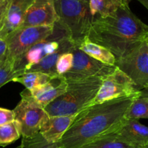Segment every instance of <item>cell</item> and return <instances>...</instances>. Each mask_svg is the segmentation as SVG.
Wrapping results in <instances>:
<instances>
[{
    "label": "cell",
    "mask_w": 148,
    "mask_h": 148,
    "mask_svg": "<svg viewBox=\"0 0 148 148\" xmlns=\"http://www.w3.org/2000/svg\"><path fill=\"white\" fill-rule=\"evenodd\" d=\"M118 140L137 147H148V127L137 119H126L118 130L114 132Z\"/></svg>",
    "instance_id": "cell-13"
},
{
    "label": "cell",
    "mask_w": 148,
    "mask_h": 148,
    "mask_svg": "<svg viewBox=\"0 0 148 148\" xmlns=\"http://www.w3.org/2000/svg\"><path fill=\"white\" fill-rule=\"evenodd\" d=\"M123 4H124L121 0H89L92 23L111 15Z\"/></svg>",
    "instance_id": "cell-18"
},
{
    "label": "cell",
    "mask_w": 148,
    "mask_h": 148,
    "mask_svg": "<svg viewBox=\"0 0 148 148\" xmlns=\"http://www.w3.org/2000/svg\"><path fill=\"white\" fill-rule=\"evenodd\" d=\"M73 65L70 70L63 75L66 81H77L91 77L105 78L113 72L116 66L104 64L79 50L75 46L72 51Z\"/></svg>",
    "instance_id": "cell-10"
},
{
    "label": "cell",
    "mask_w": 148,
    "mask_h": 148,
    "mask_svg": "<svg viewBox=\"0 0 148 148\" xmlns=\"http://www.w3.org/2000/svg\"><path fill=\"white\" fill-rule=\"evenodd\" d=\"M77 115L49 116L40 130V134L49 143L61 141L62 137L75 120Z\"/></svg>",
    "instance_id": "cell-15"
},
{
    "label": "cell",
    "mask_w": 148,
    "mask_h": 148,
    "mask_svg": "<svg viewBox=\"0 0 148 148\" xmlns=\"http://www.w3.org/2000/svg\"><path fill=\"white\" fill-rule=\"evenodd\" d=\"M74 61V56L72 52H66L59 56L56 64V75L63 76L64 74L69 72L72 67Z\"/></svg>",
    "instance_id": "cell-25"
},
{
    "label": "cell",
    "mask_w": 148,
    "mask_h": 148,
    "mask_svg": "<svg viewBox=\"0 0 148 148\" xmlns=\"http://www.w3.org/2000/svg\"><path fill=\"white\" fill-rule=\"evenodd\" d=\"M21 148H62L60 141L57 143H49L40 133L31 138L22 137Z\"/></svg>",
    "instance_id": "cell-24"
},
{
    "label": "cell",
    "mask_w": 148,
    "mask_h": 148,
    "mask_svg": "<svg viewBox=\"0 0 148 148\" xmlns=\"http://www.w3.org/2000/svg\"><path fill=\"white\" fill-rule=\"evenodd\" d=\"M1 1H2V0H0V2H1Z\"/></svg>",
    "instance_id": "cell-33"
},
{
    "label": "cell",
    "mask_w": 148,
    "mask_h": 148,
    "mask_svg": "<svg viewBox=\"0 0 148 148\" xmlns=\"http://www.w3.org/2000/svg\"><path fill=\"white\" fill-rule=\"evenodd\" d=\"M16 148H21V147H20V146H18V147H16Z\"/></svg>",
    "instance_id": "cell-32"
},
{
    "label": "cell",
    "mask_w": 148,
    "mask_h": 148,
    "mask_svg": "<svg viewBox=\"0 0 148 148\" xmlns=\"http://www.w3.org/2000/svg\"><path fill=\"white\" fill-rule=\"evenodd\" d=\"M19 77L14 69V62L7 57V54L0 60V88L14 78Z\"/></svg>",
    "instance_id": "cell-23"
},
{
    "label": "cell",
    "mask_w": 148,
    "mask_h": 148,
    "mask_svg": "<svg viewBox=\"0 0 148 148\" xmlns=\"http://www.w3.org/2000/svg\"><path fill=\"white\" fill-rule=\"evenodd\" d=\"M69 38L64 27L56 22L53 31L49 36L43 39L29 49L25 53L16 59L14 62V69L19 76L27 72L46 56L57 51L62 45Z\"/></svg>",
    "instance_id": "cell-5"
},
{
    "label": "cell",
    "mask_w": 148,
    "mask_h": 148,
    "mask_svg": "<svg viewBox=\"0 0 148 148\" xmlns=\"http://www.w3.org/2000/svg\"><path fill=\"white\" fill-rule=\"evenodd\" d=\"M21 101L13 110L14 120L18 123L23 138H31L40 132L49 115L44 108L33 99L30 90L25 89L20 93Z\"/></svg>",
    "instance_id": "cell-6"
},
{
    "label": "cell",
    "mask_w": 148,
    "mask_h": 148,
    "mask_svg": "<svg viewBox=\"0 0 148 148\" xmlns=\"http://www.w3.org/2000/svg\"><path fill=\"white\" fill-rule=\"evenodd\" d=\"M126 119H148V98L139 97L133 101L125 114Z\"/></svg>",
    "instance_id": "cell-22"
},
{
    "label": "cell",
    "mask_w": 148,
    "mask_h": 148,
    "mask_svg": "<svg viewBox=\"0 0 148 148\" xmlns=\"http://www.w3.org/2000/svg\"><path fill=\"white\" fill-rule=\"evenodd\" d=\"M147 148H148V147H147Z\"/></svg>",
    "instance_id": "cell-34"
},
{
    "label": "cell",
    "mask_w": 148,
    "mask_h": 148,
    "mask_svg": "<svg viewBox=\"0 0 148 148\" xmlns=\"http://www.w3.org/2000/svg\"><path fill=\"white\" fill-rule=\"evenodd\" d=\"M53 76L41 72H27L14 78L12 82H19L25 87V89L31 91L37 87L49 82Z\"/></svg>",
    "instance_id": "cell-19"
},
{
    "label": "cell",
    "mask_w": 148,
    "mask_h": 148,
    "mask_svg": "<svg viewBox=\"0 0 148 148\" xmlns=\"http://www.w3.org/2000/svg\"><path fill=\"white\" fill-rule=\"evenodd\" d=\"M102 81L101 77L66 81V92L45 107L44 110L49 116L77 115L92 105Z\"/></svg>",
    "instance_id": "cell-3"
},
{
    "label": "cell",
    "mask_w": 148,
    "mask_h": 148,
    "mask_svg": "<svg viewBox=\"0 0 148 148\" xmlns=\"http://www.w3.org/2000/svg\"><path fill=\"white\" fill-rule=\"evenodd\" d=\"M10 0H2L0 2V30H1L4 25V19L7 14V7H8Z\"/></svg>",
    "instance_id": "cell-27"
},
{
    "label": "cell",
    "mask_w": 148,
    "mask_h": 148,
    "mask_svg": "<svg viewBox=\"0 0 148 148\" xmlns=\"http://www.w3.org/2000/svg\"><path fill=\"white\" fill-rule=\"evenodd\" d=\"M34 0H10L0 38L5 39L10 33L21 27L27 10Z\"/></svg>",
    "instance_id": "cell-14"
},
{
    "label": "cell",
    "mask_w": 148,
    "mask_h": 148,
    "mask_svg": "<svg viewBox=\"0 0 148 148\" xmlns=\"http://www.w3.org/2000/svg\"><path fill=\"white\" fill-rule=\"evenodd\" d=\"M140 90L137 89L134 82L119 67L103 79L100 89L92 105L106 101L130 97H140Z\"/></svg>",
    "instance_id": "cell-7"
},
{
    "label": "cell",
    "mask_w": 148,
    "mask_h": 148,
    "mask_svg": "<svg viewBox=\"0 0 148 148\" xmlns=\"http://www.w3.org/2000/svg\"><path fill=\"white\" fill-rule=\"evenodd\" d=\"M14 121V113L11 110L0 108V126Z\"/></svg>",
    "instance_id": "cell-26"
},
{
    "label": "cell",
    "mask_w": 148,
    "mask_h": 148,
    "mask_svg": "<svg viewBox=\"0 0 148 148\" xmlns=\"http://www.w3.org/2000/svg\"><path fill=\"white\" fill-rule=\"evenodd\" d=\"M58 21L53 0H34L20 27L53 25Z\"/></svg>",
    "instance_id": "cell-11"
},
{
    "label": "cell",
    "mask_w": 148,
    "mask_h": 148,
    "mask_svg": "<svg viewBox=\"0 0 148 148\" xmlns=\"http://www.w3.org/2000/svg\"><path fill=\"white\" fill-rule=\"evenodd\" d=\"M67 82L63 76L53 77L49 82L30 91L35 102L44 108L58 97L64 93Z\"/></svg>",
    "instance_id": "cell-12"
},
{
    "label": "cell",
    "mask_w": 148,
    "mask_h": 148,
    "mask_svg": "<svg viewBox=\"0 0 148 148\" xmlns=\"http://www.w3.org/2000/svg\"><path fill=\"white\" fill-rule=\"evenodd\" d=\"M135 97L122 98L91 105L78 113L62 137V148H81L93 140L118 130Z\"/></svg>",
    "instance_id": "cell-1"
},
{
    "label": "cell",
    "mask_w": 148,
    "mask_h": 148,
    "mask_svg": "<svg viewBox=\"0 0 148 148\" xmlns=\"http://www.w3.org/2000/svg\"><path fill=\"white\" fill-rule=\"evenodd\" d=\"M75 46H76L74 44L72 40L70 38H68L62 45L60 49L57 51L46 56L36 65L31 66L27 72H41L48 74L51 76H56L57 75L56 72V64L59 56L64 53L71 52Z\"/></svg>",
    "instance_id": "cell-16"
},
{
    "label": "cell",
    "mask_w": 148,
    "mask_h": 148,
    "mask_svg": "<svg viewBox=\"0 0 148 148\" xmlns=\"http://www.w3.org/2000/svg\"><path fill=\"white\" fill-rule=\"evenodd\" d=\"M116 66L130 77L137 90L148 88V41L143 42L116 60Z\"/></svg>",
    "instance_id": "cell-9"
},
{
    "label": "cell",
    "mask_w": 148,
    "mask_h": 148,
    "mask_svg": "<svg viewBox=\"0 0 148 148\" xmlns=\"http://www.w3.org/2000/svg\"><path fill=\"white\" fill-rule=\"evenodd\" d=\"M121 1H122V2L124 3V4H127V5H129V3H130L132 0H121ZM138 1H140V2H141V1H145V0H138Z\"/></svg>",
    "instance_id": "cell-30"
},
{
    "label": "cell",
    "mask_w": 148,
    "mask_h": 148,
    "mask_svg": "<svg viewBox=\"0 0 148 148\" xmlns=\"http://www.w3.org/2000/svg\"><path fill=\"white\" fill-rule=\"evenodd\" d=\"M20 127L15 120L0 126V146L1 147H6L14 143L20 139Z\"/></svg>",
    "instance_id": "cell-21"
},
{
    "label": "cell",
    "mask_w": 148,
    "mask_h": 148,
    "mask_svg": "<svg viewBox=\"0 0 148 148\" xmlns=\"http://www.w3.org/2000/svg\"><path fill=\"white\" fill-rule=\"evenodd\" d=\"M53 28L54 25L20 27L15 30L5 38L7 44V57L14 62L34 45L50 36Z\"/></svg>",
    "instance_id": "cell-8"
},
{
    "label": "cell",
    "mask_w": 148,
    "mask_h": 148,
    "mask_svg": "<svg viewBox=\"0 0 148 148\" xmlns=\"http://www.w3.org/2000/svg\"><path fill=\"white\" fill-rule=\"evenodd\" d=\"M81 148H143L132 145L118 140L114 132L102 136Z\"/></svg>",
    "instance_id": "cell-20"
},
{
    "label": "cell",
    "mask_w": 148,
    "mask_h": 148,
    "mask_svg": "<svg viewBox=\"0 0 148 148\" xmlns=\"http://www.w3.org/2000/svg\"><path fill=\"white\" fill-rule=\"evenodd\" d=\"M7 44L5 39L0 38V60L3 59L7 54Z\"/></svg>",
    "instance_id": "cell-28"
},
{
    "label": "cell",
    "mask_w": 148,
    "mask_h": 148,
    "mask_svg": "<svg viewBox=\"0 0 148 148\" xmlns=\"http://www.w3.org/2000/svg\"><path fill=\"white\" fill-rule=\"evenodd\" d=\"M88 38L108 49L118 60L139 44L148 41V25L129 5L123 4L111 15L94 21Z\"/></svg>",
    "instance_id": "cell-2"
},
{
    "label": "cell",
    "mask_w": 148,
    "mask_h": 148,
    "mask_svg": "<svg viewBox=\"0 0 148 148\" xmlns=\"http://www.w3.org/2000/svg\"><path fill=\"white\" fill-rule=\"evenodd\" d=\"M58 23L77 47L86 37L92 25L89 0H53Z\"/></svg>",
    "instance_id": "cell-4"
},
{
    "label": "cell",
    "mask_w": 148,
    "mask_h": 148,
    "mask_svg": "<svg viewBox=\"0 0 148 148\" xmlns=\"http://www.w3.org/2000/svg\"><path fill=\"white\" fill-rule=\"evenodd\" d=\"M140 92H141L140 97H143V98H148V88H145V89L143 90H140Z\"/></svg>",
    "instance_id": "cell-29"
},
{
    "label": "cell",
    "mask_w": 148,
    "mask_h": 148,
    "mask_svg": "<svg viewBox=\"0 0 148 148\" xmlns=\"http://www.w3.org/2000/svg\"><path fill=\"white\" fill-rule=\"evenodd\" d=\"M141 3L148 10V0H145V1H141Z\"/></svg>",
    "instance_id": "cell-31"
},
{
    "label": "cell",
    "mask_w": 148,
    "mask_h": 148,
    "mask_svg": "<svg viewBox=\"0 0 148 148\" xmlns=\"http://www.w3.org/2000/svg\"><path fill=\"white\" fill-rule=\"evenodd\" d=\"M79 50L104 64L116 66V59L108 49L85 38L77 46Z\"/></svg>",
    "instance_id": "cell-17"
}]
</instances>
